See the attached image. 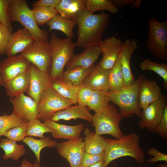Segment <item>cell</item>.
<instances>
[{"instance_id": "43", "label": "cell", "mask_w": 167, "mask_h": 167, "mask_svg": "<svg viewBox=\"0 0 167 167\" xmlns=\"http://www.w3.org/2000/svg\"><path fill=\"white\" fill-rule=\"evenodd\" d=\"M162 138L167 139V105L165 106L161 120L156 126L155 132Z\"/></svg>"}, {"instance_id": "18", "label": "cell", "mask_w": 167, "mask_h": 167, "mask_svg": "<svg viewBox=\"0 0 167 167\" xmlns=\"http://www.w3.org/2000/svg\"><path fill=\"white\" fill-rule=\"evenodd\" d=\"M161 88L155 80L143 79L139 88V101L141 109H143L158 100L162 94Z\"/></svg>"}, {"instance_id": "21", "label": "cell", "mask_w": 167, "mask_h": 167, "mask_svg": "<svg viewBox=\"0 0 167 167\" xmlns=\"http://www.w3.org/2000/svg\"><path fill=\"white\" fill-rule=\"evenodd\" d=\"M109 71L105 70L99 65L94 66L90 74L85 79L82 84L92 90H99L108 93Z\"/></svg>"}, {"instance_id": "51", "label": "cell", "mask_w": 167, "mask_h": 167, "mask_svg": "<svg viewBox=\"0 0 167 167\" xmlns=\"http://www.w3.org/2000/svg\"><path fill=\"white\" fill-rule=\"evenodd\" d=\"M4 84L2 82V80L1 77L0 75V85H1L4 86Z\"/></svg>"}, {"instance_id": "20", "label": "cell", "mask_w": 167, "mask_h": 167, "mask_svg": "<svg viewBox=\"0 0 167 167\" xmlns=\"http://www.w3.org/2000/svg\"><path fill=\"white\" fill-rule=\"evenodd\" d=\"M102 52L98 45H92L85 48L79 54L74 55L65 67L66 69L81 67L87 68L93 65Z\"/></svg>"}, {"instance_id": "24", "label": "cell", "mask_w": 167, "mask_h": 167, "mask_svg": "<svg viewBox=\"0 0 167 167\" xmlns=\"http://www.w3.org/2000/svg\"><path fill=\"white\" fill-rule=\"evenodd\" d=\"M84 130L85 152L95 155L104 151L107 144L106 138L98 135L88 127Z\"/></svg>"}, {"instance_id": "19", "label": "cell", "mask_w": 167, "mask_h": 167, "mask_svg": "<svg viewBox=\"0 0 167 167\" xmlns=\"http://www.w3.org/2000/svg\"><path fill=\"white\" fill-rule=\"evenodd\" d=\"M43 123L53 130L54 132L51 133L52 135L55 139L71 140L78 139L85 129L82 123L70 126L60 124L49 119L45 120Z\"/></svg>"}, {"instance_id": "5", "label": "cell", "mask_w": 167, "mask_h": 167, "mask_svg": "<svg viewBox=\"0 0 167 167\" xmlns=\"http://www.w3.org/2000/svg\"><path fill=\"white\" fill-rule=\"evenodd\" d=\"M49 43L52 58L50 73L51 81L62 75L65 67L74 55L76 45L71 39L61 38L54 32L51 33Z\"/></svg>"}, {"instance_id": "26", "label": "cell", "mask_w": 167, "mask_h": 167, "mask_svg": "<svg viewBox=\"0 0 167 167\" xmlns=\"http://www.w3.org/2000/svg\"><path fill=\"white\" fill-rule=\"evenodd\" d=\"M50 86L62 96L77 103L76 95L78 87L65 80L62 76L56 77L51 81Z\"/></svg>"}, {"instance_id": "32", "label": "cell", "mask_w": 167, "mask_h": 167, "mask_svg": "<svg viewBox=\"0 0 167 167\" xmlns=\"http://www.w3.org/2000/svg\"><path fill=\"white\" fill-rule=\"evenodd\" d=\"M120 55V54L115 64L109 70V90H118L125 86L121 68Z\"/></svg>"}, {"instance_id": "44", "label": "cell", "mask_w": 167, "mask_h": 167, "mask_svg": "<svg viewBox=\"0 0 167 167\" xmlns=\"http://www.w3.org/2000/svg\"><path fill=\"white\" fill-rule=\"evenodd\" d=\"M147 154L150 156H153L148 160V162L154 163L158 161H167V155L158 150L155 148L153 147L149 149Z\"/></svg>"}, {"instance_id": "38", "label": "cell", "mask_w": 167, "mask_h": 167, "mask_svg": "<svg viewBox=\"0 0 167 167\" xmlns=\"http://www.w3.org/2000/svg\"><path fill=\"white\" fill-rule=\"evenodd\" d=\"M29 122L26 121L21 125L8 130L2 135L9 139L16 142L21 141L26 137L25 133Z\"/></svg>"}, {"instance_id": "45", "label": "cell", "mask_w": 167, "mask_h": 167, "mask_svg": "<svg viewBox=\"0 0 167 167\" xmlns=\"http://www.w3.org/2000/svg\"><path fill=\"white\" fill-rule=\"evenodd\" d=\"M61 0H39L33 4L32 9L49 7L55 8Z\"/></svg>"}, {"instance_id": "13", "label": "cell", "mask_w": 167, "mask_h": 167, "mask_svg": "<svg viewBox=\"0 0 167 167\" xmlns=\"http://www.w3.org/2000/svg\"><path fill=\"white\" fill-rule=\"evenodd\" d=\"M31 65L21 54L8 57L0 63V75L2 82L5 84L18 74L29 69Z\"/></svg>"}, {"instance_id": "6", "label": "cell", "mask_w": 167, "mask_h": 167, "mask_svg": "<svg viewBox=\"0 0 167 167\" xmlns=\"http://www.w3.org/2000/svg\"><path fill=\"white\" fill-rule=\"evenodd\" d=\"M146 46L156 58L167 61V20L159 22L156 17L148 20Z\"/></svg>"}, {"instance_id": "41", "label": "cell", "mask_w": 167, "mask_h": 167, "mask_svg": "<svg viewBox=\"0 0 167 167\" xmlns=\"http://www.w3.org/2000/svg\"><path fill=\"white\" fill-rule=\"evenodd\" d=\"M10 0H0V24L12 31V28L8 14Z\"/></svg>"}, {"instance_id": "37", "label": "cell", "mask_w": 167, "mask_h": 167, "mask_svg": "<svg viewBox=\"0 0 167 167\" xmlns=\"http://www.w3.org/2000/svg\"><path fill=\"white\" fill-rule=\"evenodd\" d=\"M25 121L13 113L9 115L5 114L0 116V137L5 132L21 125Z\"/></svg>"}, {"instance_id": "23", "label": "cell", "mask_w": 167, "mask_h": 167, "mask_svg": "<svg viewBox=\"0 0 167 167\" xmlns=\"http://www.w3.org/2000/svg\"><path fill=\"white\" fill-rule=\"evenodd\" d=\"M30 81V68L5 83L4 86L6 94L10 97H14L24 92L28 93Z\"/></svg>"}, {"instance_id": "10", "label": "cell", "mask_w": 167, "mask_h": 167, "mask_svg": "<svg viewBox=\"0 0 167 167\" xmlns=\"http://www.w3.org/2000/svg\"><path fill=\"white\" fill-rule=\"evenodd\" d=\"M167 101L166 96L162 94L158 100L143 109L139 123L140 128H146L151 132H155L167 105Z\"/></svg>"}, {"instance_id": "52", "label": "cell", "mask_w": 167, "mask_h": 167, "mask_svg": "<svg viewBox=\"0 0 167 167\" xmlns=\"http://www.w3.org/2000/svg\"></svg>"}, {"instance_id": "1", "label": "cell", "mask_w": 167, "mask_h": 167, "mask_svg": "<svg viewBox=\"0 0 167 167\" xmlns=\"http://www.w3.org/2000/svg\"><path fill=\"white\" fill-rule=\"evenodd\" d=\"M110 17V15L105 12L95 14L86 8L79 12L75 19L78 25L76 46L84 48L99 46Z\"/></svg>"}, {"instance_id": "42", "label": "cell", "mask_w": 167, "mask_h": 167, "mask_svg": "<svg viewBox=\"0 0 167 167\" xmlns=\"http://www.w3.org/2000/svg\"><path fill=\"white\" fill-rule=\"evenodd\" d=\"M12 31L0 24V56L5 54L6 48Z\"/></svg>"}, {"instance_id": "7", "label": "cell", "mask_w": 167, "mask_h": 167, "mask_svg": "<svg viewBox=\"0 0 167 167\" xmlns=\"http://www.w3.org/2000/svg\"><path fill=\"white\" fill-rule=\"evenodd\" d=\"M122 118L116 107L109 103L105 110L93 115L92 125L98 135H110L118 139L124 135L119 127Z\"/></svg>"}, {"instance_id": "16", "label": "cell", "mask_w": 167, "mask_h": 167, "mask_svg": "<svg viewBox=\"0 0 167 167\" xmlns=\"http://www.w3.org/2000/svg\"><path fill=\"white\" fill-rule=\"evenodd\" d=\"M138 47L137 41L135 39H127L123 42L120 57L121 68L125 86L130 85L136 79L131 72L130 63L131 56Z\"/></svg>"}, {"instance_id": "29", "label": "cell", "mask_w": 167, "mask_h": 167, "mask_svg": "<svg viewBox=\"0 0 167 167\" xmlns=\"http://www.w3.org/2000/svg\"><path fill=\"white\" fill-rule=\"evenodd\" d=\"M22 141L26 144L33 152L38 162L40 164V152L45 147H56L58 143L49 137H44L40 139H36L31 136L26 137Z\"/></svg>"}, {"instance_id": "50", "label": "cell", "mask_w": 167, "mask_h": 167, "mask_svg": "<svg viewBox=\"0 0 167 167\" xmlns=\"http://www.w3.org/2000/svg\"><path fill=\"white\" fill-rule=\"evenodd\" d=\"M159 167H167V162H165L164 164H161L159 165Z\"/></svg>"}, {"instance_id": "30", "label": "cell", "mask_w": 167, "mask_h": 167, "mask_svg": "<svg viewBox=\"0 0 167 167\" xmlns=\"http://www.w3.org/2000/svg\"><path fill=\"white\" fill-rule=\"evenodd\" d=\"M94 65L89 67H78L64 71L62 77L72 85L79 86L92 71Z\"/></svg>"}, {"instance_id": "49", "label": "cell", "mask_w": 167, "mask_h": 167, "mask_svg": "<svg viewBox=\"0 0 167 167\" xmlns=\"http://www.w3.org/2000/svg\"><path fill=\"white\" fill-rule=\"evenodd\" d=\"M32 167H44V166L41 165L39 163L37 160H36L34 161Z\"/></svg>"}, {"instance_id": "35", "label": "cell", "mask_w": 167, "mask_h": 167, "mask_svg": "<svg viewBox=\"0 0 167 167\" xmlns=\"http://www.w3.org/2000/svg\"><path fill=\"white\" fill-rule=\"evenodd\" d=\"M54 132L53 129L42 122L40 120L36 119L29 122L25 135L26 137L34 136L41 138L45 137L44 135L45 133H52Z\"/></svg>"}, {"instance_id": "27", "label": "cell", "mask_w": 167, "mask_h": 167, "mask_svg": "<svg viewBox=\"0 0 167 167\" xmlns=\"http://www.w3.org/2000/svg\"><path fill=\"white\" fill-rule=\"evenodd\" d=\"M0 148L2 149L4 152L2 158L5 160L11 159L17 161L24 156L26 153V149L24 145L18 144L16 142L6 138L0 139Z\"/></svg>"}, {"instance_id": "15", "label": "cell", "mask_w": 167, "mask_h": 167, "mask_svg": "<svg viewBox=\"0 0 167 167\" xmlns=\"http://www.w3.org/2000/svg\"><path fill=\"white\" fill-rule=\"evenodd\" d=\"M10 101L12 104V113L24 121L30 122L37 118V104L31 97L23 93Z\"/></svg>"}, {"instance_id": "4", "label": "cell", "mask_w": 167, "mask_h": 167, "mask_svg": "<svg viewBox=\"0 0 167 167\" xmlns=\"http://www.w3.org/2000/svg\"><path fill=\"white\" fill-rule=\"evenodd\" d=\"M8 12L11 22L20 23L35 40L48 41V32L41 29L36 23L26 0H10Z\"/></svg>"}, {"instance_id": "11", "label": "cell", "mask_w": 167, "mask_h": 167, "mask_svg": "<svg viewBox=\"0 0 167 167\" xmlns=\"http://www.w3.org/2000/svg\"><path fill=\"white\" fill-rule=\"evenodd\" d=\"M82 137L58 143L56 147L60 156L66 159L71 167H79L85 152V143Z\"/></svg>"}, {"instance_id": "3", "label": "cell", "mask_w": 167, "mask_h": 167, "mask_svg": "<svg viewBox=\"0 0 167 167\" xmlns=\"http://www.w3.org/2000/svg\"><path fill=\"white\" fill-rule=\"evenodd\" d=\"M139 75L134 82L117 91L109 90L108 93L110 101L117 105L122 118H127L133 114L140 117L141 109L139 105V94L140 87L143 78Z\"/></svg>"}, {"instance_id": "34", "label": "cell", "mask_w": 167, "mask_h": 167, "mask_svg": "<svg viewBox=\"0 0 167 167\" xmlns=\"http://www.w3.org/2000/svg\"><path fill=\"white\" fill-rule=\"evenodd\" d=\"M86 9L93 13L99 10H106L112 14H116L119 11L118 7L109 0H86Z\"/></svg>"}, {"instance_id": "14", "label": "cell", "mask_w": 167, "mask_h": 167, "mask_svg": "<svg viewBox=\"0 0 167 167\" xmlns=\"http://www.w3.org/2000/svg\"><path fill=\"white\" fill-rule=\"evenodd\" d=\"M50 74L31 64L30 81L28 94L37 104L44 92L50 87Z\"/></svg>"}, {"instance_id": "22", "label": "cell", "mask_w": 167, "mask_h": 167, "mask_svg": "<svg viewBox=\"0 0 167 167\" xmlns=\"http://www.w3.org/2000/svg\"><path fill=\"white\" fill-rule=\"evenodd\" d=\"M93 118V115L90 113L87 106L76 105L55 113L48 119L57 122L60 120L68 121L80 118L92 123Z\"/></svg>"}, {"instance_id": "12", "label": "cell", "mask_w": 167, "mask_h": 167, "mask_svg": "<svg viewBox=\"0 0 167 167\" xmlns=\"http://www.w3.org/2000/svg\"><path fill=\"white\" fill-rule=\"evenodd\" d=\"M123 42L115 36L101 41L99 46L103 54L99 64L104 70H109L113 66L121 53Z\"/></svg>"}, {"instance_id": "40", "label": "cell", "mask_w": 167, "mask_h": 167, "mask_svg": "<svg viewBox=\"0 0 167 167\" xmlns=\"http://www.w3.org/2000/svg\"><path fill=\"white\" fill-rule=\"evenodd\" d=\"M105 151L98 154H92L84 152L79 167H88L93 165L97 162L104 161Z\"/></svg>"}, {"instance_id": "8", "label": "cell", "mask_w": 167, "mask_h": 167, "mask_svg": "<svg viewBox=\"0 0 167 167\" xmlns=\"http://www.w3.org/2000/svg\"><path fill=\"white\" fill-rule=\"evenodd\" d=\"M74 104L72 101L60 95L50 86L44 92L37 104L36 119L44 121L55 113Z\"/></svg>"}, {"instance_id": "17", "label": "cell", "mask_w": 167, "mask_h": 167, "mask_svg": "<svg viewBox=\"0 0 167 167\" xmlns=\"http://www.w3.org/2000/svg\"><path fill=\"white\" fill-rule=\"evenodd\" d=\"M35 41L30 33L25 28H20L10 36L5 54L8 57L15 56L21 53Z\"/></svg>"}, {"instance_id": "25", "label": "cell", "mask_w": 167, "mask_h": 167, "mask_svg": "<svg viewBox=\"0 0 167 167\" xmlns=\"http://www.w3.org/2000/svg\"><path fill=\"white\" fill-rule=\"evenodd\" d=\"M85 8L86 0H61L55 8L61 16L75 20L77 15Z\"/></svg>"}, {"instance_id": "28", "label": "cell", "mask_w": 167, "mask_h": 167, "mask_svg": "<svg viewBox=\"0 0 167 167\" xmlns=\"http://www.w3.org/2000/svg\"><path fill=\"white\" fill-rule=\"evenodd\" d=\"M46 24L49 27V32L53 30H59L65 33L68 38L72 39L75 36L73 28L77 23L75 20L67 19L58 14Z\"/></svg>"}, {"instance_id": "2", "label": "cell", "mask_w": 167, "mask_h": 167, "mask_svg": "<svg viewBox=\"0 0 167 167\" xmlns=\"http://www.w3.org/2000/svg\"><path fill=\"white\" fill-rule=\"evenodd\" d=\"M140 137L133 132L118 139L106 138L107 141L105 150L104 167L119 158L128 156L134 158L138 164L144 161V155L140 147Z\"/></svg>"}, {"instance_id": "47", "label": "cell", "mask_w": 167, "mask_h": 167, "mask_svg": "<svg viewBox=\"0 0 167 167\" xmlns=\"http://www.w3.org/2000/svg\"><path fill=\"white\" fill-rule=\"evenodd\" d=\"M33 165V163H32L24 158L22 161L20 167H32Z\"/></svg>"}, {"instance_id": "48", "label": "cell", "mask_w": 167, "mask_h": 167, "mask_svg": "<svg viewBox=\"0 0 167 167\" xmlns=\"http://www.w3.org/2000/svg\"><path fill=\"white\" fill-rule=\"evenodd\" d=\"M104 161H101L95 164L88 167H104Z\"/></svg>"}, {"instance_id": "9", "label": "cell", "mask_w": 167, "mask_h": 167, "mask_svg": "<svg viewBox=\"0 0 167 167\" xmlns=\"http://www.w3.org/2000/svg\"><path fill=\"white\" fill-rule=\"evenodd\" d=\"M20 54L40 70L50 74L52 58L50 44L48 41L35 40Z\"/></svg>"}, {"instance_id": "33", "label": "cell", "mask_w": 167, "mask_h": 167, "mask_svg": "<svg viewBox=\"0 0 167 167\" xmlns=\"http://www.w3.org/2000/svg\"><path fill=\"white\" fill-rule=\"evenodd\" d=\"M140 69L144 71H152L155 72L163 80V86L167 89V64L165 63L159 64L152 62L148 59H144L139 65Z\"/></svg>"}, {"instance_id": "39", "label": "cell", "mask_w": 167, "mask_h": 167, "mask_svg": "<svg viewBox=\"0 0 167 167\" xmlns=\"http://www.w3.org/2000/svg\"><path fill=\"white\" fill-rule=\"evenodd\" d=\"M93 90L83 84L78 86L76 95L77 103L82 106H87L92 96Z\"/></svg>"}, {"instance_id": "31", "label": "cell", "mask_w": 167, "mask_h": 167, "mask_svg": "<svg viewBox=\"0 0 167 167\" xmlns=\"http://www.w3.org/2000/svg\"><path fill=\"white\" fill-rule=\"evenodd\" d=\"M108 93L99 90H93L91 97L87 105L88 109L93 110L95 113H100L105 110L110 101Z\"/></svg>"}, {"instance_id": "46", "label": "cell", "mask_w": 167, "mask_h": 167, "mask_svg": "<svg viewBox=\"0 0 167 167\" xmlns=\"http://www.w3.org/2000/svg\"><path fill=\"white\" fill-rule=\"evenodd\" d=\"M113 4L117 7H121L123 6L131 5L132 7L136 9H139L141 2V0H112Z\"/></svg>"}, {"instance_id": "36", "label": "cell", "mask_w": 167, "mask_h": 167, "mask_svg": "<svg viewBox=\"0 0 167 167\" xmlns=\"http://www.w3.org/2000/svg\"><path fill=\"white\" fill-rule=\"evenodd\" d=\"M32 12L38 26H43L58 14L55 8L49 7L32 9Z\"/></svg>"}]
</instances>
